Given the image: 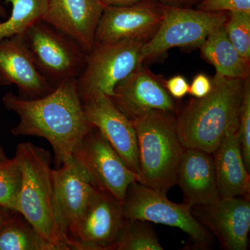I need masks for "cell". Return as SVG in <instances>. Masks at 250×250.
<instances>
[{"instance_id":"cell-10","label":"cell","mask_w":250,"mask_h":250,"mask_svg":"<svg viewBox=\"0 0 250 250\" xmlns=\"http://www.w3.org/2000/svg\"><path fill=\"white\" fill-rule=\"evenodd\" d=\"M52 178L59 222L75 250L73 241L77 229L98 188L74 157L58 169H52Z\"/></svg>"},{"instance_id":"cell-22","label":"cell","mask_w":250,"mask_h":250,"mask_svg":"<svg viewBox=\"0 0 250 250\" xmlns=\"http://www.w3.org/2000/svg\"><path fill=\"white\" fill-rule=\"evenodd\" d=\"M12 5L11 14L0 22V39L22 35L32 24L42 19L48 0H6Z\"/></svg>"},{"instance_id":"cell-8","label":"cell","mask_w":250,"mask_h":250,"mask_svg":"<svg viewBox=\"0 0 250 250\" xmlns=\"http://www.w3.org/2000/svg\"><path fill=\"white\" fill-rule=\"evenodd\" d=\"M161 9L163 18L159 29L143 46V62L174 47H200L213 29L225 24L228 16V12H208L163 3Z\"/></svg>"},{"instance_id":"cell-23","label":"cell","mask_w":250,"mask_h":250,"mask_svg":"<svg viewBox=\"0 0 250 250\" xmlns=\"http://www.w3.org/2000/svg\"><path fill=\"white\" fill-rule=\"evenodd\" d=\"M163 250L164 248L148 222L125 219L115 250Z\"/></svg>"},{"instance_id":"cell-15","label":"cell","mask_w":250,"mask_h":250,"mask_svg":"<svg viewBox=\"0 0 250 250\" xmlns=\"http://www.w3.org/2000/svg\"><path fill=\"white\" fill-rule=\"evenodd\" d=\"M112 101L131 121L151 110L177 111L164 82L143 65L117 84Z\"/></svg>"},{"instance_id":"cell-14","label":"cell","mask_w":250,"mask_h":250,"mask_svg":"<svg viewBox=\"0 0 250 250\" xmlns=\"http://www.w3.org/2000/svg\"><path fill=\"white\" fill-rule=\"evenodd\" d=\"M87 120L111 144L125 164L139 176L137 136L134 124L107 95L100 94L82 102Z\"/></svg>"},{"instance_id":"cell-34","label":"cell","mask_w":250,"mask_h":250,"mask_svg":"<svg viewBox=\"0 0 250 250\" xmlns=\"http://www.w3.org/2000/svg\"><path fill=\"white\" fill-rule=\"evenodd\" d=\"M8 158L5 155L4 150H3L2 147H1V144H0V162L1 161H6Z\"/></svg>"},{"instance_id":"cell-33","label":"cell","mask_w":250,"mask_h":250,"mask_svg":"<svg viewBox=\"0 0 250 250\" xmlns=\"http://www.w3.org/2000/svg\"><path fill=\"white\" fill-rule=\"evenodd\" d=\"M0 17L3 18L7 17L6 9H5L3 5L1 4V0H0Z\"/></svg>"},{"instance_id":"cell-11","label":"cell","mask_w":250,"mask_h":250,"mask_svg":"<svg viewBox=\"0 0 250 250\" xmlns=\"http://www.w3.org/2000/svg\"><path fill=\"white\" fill-rule=\"evenodd\" d=\"M161 3L143 1L122 6H106L95 34L98 42L149 40L160 26Z\"/></svg>"},{"instance_id":"cell-16","label":"cell","mask_w":250,"mask_h":250,"mask_svg":"<svg viewBox=\"0 0 250 250\" xmlns=\"http://www.w3.org/2000/svg\"><path fill=\"white\" fill-rule=\"evenodd\" d=\"M0 80L3 85H16L25 99L41 98L54 89L36 67L22 35L0 39Z\"/></svg>"},{"instance_id":"cell-3","label":"cell","mask_w":250,"mask_h":250,"mask_svg":"<svg viewBox=\"0 0 250 250\" xmlns=\"http://www.w3.org/2000/svg\"><path fill=\"white\" fill-rule=\"evenodd\" d=\"M22 183L16 212L34 227L53 250H74L56 212L50 153L31 143L18 145L16 156Z\"/></svg>"},{"instance_id":"cell-13","label":"cell","mask_w":250,"mask_h":250,"mask_svg":"<svg viewBox=\"0 0 250 250\" xmlns=\"http://www.w3.org/2000/svg\"><path fill=\"white\" fill-rule=\"evenodd\" d=\"M125 219L122 204L98 189L79 225L75 250H115Z\"/></svg>"},{"instance_id":"cell-28","label":"cell","mask_w":250,"mask_h":250,"mask_svg":"<svg viewBox=\"0 0 250 250\" xmlns=\"http://www.w3.org/2000/svg\"><path fill=\"white\" fill-rule=\"evenodd\" d=\"M189 83L185 77L182 75H176L164 82L166 90L171 97L176 99H182L188 93Z\"/></svg>"},{"instance_id":"cell-4","label":"cell","mask_w":250,"mask_h":250,"mask_svg":"<svg viewBox=\"0 0 250 250\" xmlns=\"http://www.w3.org/2000/svg\"><path fill=\"white\" fill-rule=\"evenodd\" d=\"M137 136L139 182L166 195L177 183L184 149L172 113L151 110L131 121Z\"/></svg>"},{"instance_id":"cell-30","label":"cell","mask_w":250,"mask_h":250,"mask_svg":"<svg viewBox=\"0 0 250 250\" xmlns=\"http://www.w3.org/2000/svg\"><path fill=\"white\" fill-rule=\"evenodd\" d=\"M104 6H122L135 4L143 1H156L163 4L177 5L182 6L177 0H100Z\"/></svg>"},{"instance_id":"cell-35","label":"cell","mask_w":250,"mask_h":250,"mask_svg":"<svg viewBox=\"0 0 250 250\" xmlns=\"http://www.w3.org/2000/svg\"><path fill=\"white\" fill-rule=\"evenodd\" d=\"M1 85H2V83H1V80H0V87H1Z\"/></svg>"},{"instance_id":"cell-24","label":"cell","mask_w":250,"mask_h":250,"mask_svg":"<svg viewBox=\"0 0 250 250\" xmlns=\"http://www.w3.org/2000/svg\"><path fill=\"white\" fill-rule=\"evenodd\" d=\"M22 172L16 157L0 162V207L16 211Z\"/></svg>"},{"instance_id":"cell-17","label":"cell","mask_w":250,"mask_h":250,"mask_svg":"<svg viewBox=\"0 0 250 250\" xmlns=\"http://www.w3.org/2000/svg\"><path fill=\"white\" fill-rule=\"evenodd\" d=\"M104 7L100 0H48L41 20L70 36L88 54Z\"/></svg>"},{"instance_id":"cell-19","label":"cell","mask_w":250,"mask_h":250,"mask_svg":"<svg viewBox=\"0 0 250 250\" xmlns=\"http://www.w3.org/2000/svg\"><path fill=\"white\" fill-rule=\"evenodd\" d=\"M238 123L230 126L213 154L220 198L250 197V177L238 139Z\"/></svg>"},{"instance_id":"cell-20","label":"cell","mask_w":250,"mask_h":250,"mask_svg":"<svg viewBox=\"0 0 250 250\" xmlns=\"http://www.w3.org/2000/svg\"><path fill=\"white\" fill-rule=\"evenodd\" d=\"M199 48L202 57L215 67L216 73L229 78L250 77V59L245 58L235 48L224 24L213 29Z\"/></svg>"},{"instance_id":"cell-12","label":"cell","mask_w":250,"mask_h":250,"mask_svg":"<svg viewBox=\"0 0 250 250\" xmlns=\"http://www.w3.org/2000/svg\"><path fill=\"white\" fill-rule=\"evenodd\" d=\"M250 197L220 198L192 207V214L218 239L222 249L247 250L250 229Z\"/></svg>"},{"instance_id":"cell-7","label":"cell","mask_w":250,"mask_h":250,"mask_svg":"<svg viewBox=\"0 0 250 250\" xmlns=\"http://www.w3.org/2000/svg\"><path fill=\"white\" fill-rule=\"evenodd\" d=\"M22 38L36 67L54 88L65 81L77 80L83 71L87 53L70 36L42 20Z\"/></svg>"},{"instance_id":"cell-29","label":"cell","mask_w":250,"mask_h":250,"mask_svg":"<svg viewBox=\"0 0 250 250\" xmlns=\"http://www.w3.org/2000/svg\"><path fill=\"white\" fill-rule=\"evenodd\" d=\"M212 82L205 74H198L189 85L188 93L195 98H202L210 93Z\"/></svg>"},{"instance_id":"cell-18","label":"cell","mask_w":250,"mask_h":250,"mask_svg":"<svg viewBox=\"0 0 250 250\" xmlns=\"http://www.w3.org/2000/svg\"><path fill=\"white\" fill-rule=\"evenodd\" d=\"M184 202L207 205L220 200L213 154L193 148H184L179 164L177 183Z\"/></svg>"},{"instance_id":"cell-31","label":"cell","mask_w":250,"mask_h":250,"mask_svg":"<svg viewBox=\"0 0 250 250\" xmlns=\"http://www.w3.org/2000/svg\"><path fill=\"white\" fill-rule=\"evenodd\" d=\"M16 213L14 210L0 207V229Z\"/></svg>"},{"instance_id":"cell-27","label":"cell","mask_w":250,"mask_h":250,"mask_svg":"<svg viewBox=\"0 0 250 250\" xmlns=\"http://www.w3.org/2000/svg\"><path fill=\"white\" fill-rule=\"evenodd\" d=\"M197 9L208 12L246 11L250 13V0H202Z\"/></svg>"},{"instance_id":"cell-1","label":"cell","mask_w":250,"mask_h":250,"mask_svg":"<svg viewBox=\"0 0 250 250\" xmlns=\"http://www.w3.org/2000/svg\"><path fill=\"white\" fill-rule=\"evenodd\" d=\"M2 101L20 118L11 130L12 134L47 140L53 148L57 167L73 157L77 146L94 127L85 117L76 80L62 82L41 98L25 99L9 92Z\"/></svg>"},{"instance_id":"cell-9","label":"cell","mask_w":250,"mask_h":250,"mask_svg":"<svg viewBox=\"0 0 250 250\" xmlns=\"http://www.w3.org/2000/svg\"><path fill=\"white\" fill-rule=\"evenodd\" d=\"M73 157L88 172L99 190L111 194L121 204L129 186L139 182V176L125 164L95 127L81 141Z\"/></svg>"},{"instance_id":"cell-5","label":"cell","mask_w":250,"mask_h":250,"mask_svg":"<svg viewBox=\"0 0 250 250\" xmlns=\"http://www.w3.org/2000/svg\"><path fill=\"white\" fill-rule=\"evenodd\" d=\"M147 40L94 42L83 71L76 80L82 102L104 94L111 98L117 84L143 65L141 50Z\"/></svg>"},{"instance_id":"cell-2","label":"cell","mask_w":250,"mask_h":250,"mask_svg":"<svg viewBox=\"0 0 250 250\" xmlns=\"http://www.w3.org/2000/svg\"><path fill=\"white\" fill-rule=\"evenodd\" d=\"M246 80L215 73L210 93L192 99L178 113L176 129L184 147L215 152L229 128L239 121Z\"/></svg>"},{"instance_id":"cell-26","label":"cell","mask_w":250,"mask_h":250,"mask_svg":"<svg viewBox=\"0 0 250 250\" xmlns=\"http://www.w3.org/2000/svg\"><path fill=\"white\" fill-rule=\"evenodd\" d=\"M238 139L247 170L250 171V81L246 79L244 93L240 109Z\"/></svg>"},{"instance_id":"cell-21","label":"cell","mask_w":250,"mask_h":250,"mask_svg":"<svg viewBox=\"0 0 250 250\" xmlns=\"http://www.w3.org/2000/svg\"><path fill=\"white\" fill-rule=\"evenodd\" d=\"M0 250H53L22 215L16 212L0 229Z\"/></svg>"},{"instance_id":"cell-6","label":"cell","mask_w":250,"mask_h":250,"mask_svg":"<svg viewBox=\"0 0 250 250\" xmlns=\"http://www.w3.org/2000/svg\"><path fill=\"white\" fill-rule=\"evenodd\" d=\"M122 206L126 218L179 229L188 234L195 250H208L213 246V234L192 215V206L170 201L139 182L128 188Z\"/></svg>"},{"instance_id":"cell-32","label":"cell","mask_w":250,"mask_h":250,"mask_svg":"<svg viewBox=\"0 0 250 250\" xmlns=\"http://www.w3.org/2000/svg\"><path fill=\"white\" fill-rule=\"evenodd\" d=\"M182 6L184 4H199L202 0H177Z\"/></svg>"},{"instance_id":"cell-25","label":"cell","mask_w":250,"mask_h":250,"mask_svg":"<svg viewBox=\"0 0 250 250\" xmlns=\"http://www.w3.org/2000/svg\"><path fill=\"white\" fill-rule=\"evenodd\" d=\"M224 26L235 48L245 58L250 59V13L230 11Z\"/></svg>"}]
</instances>
